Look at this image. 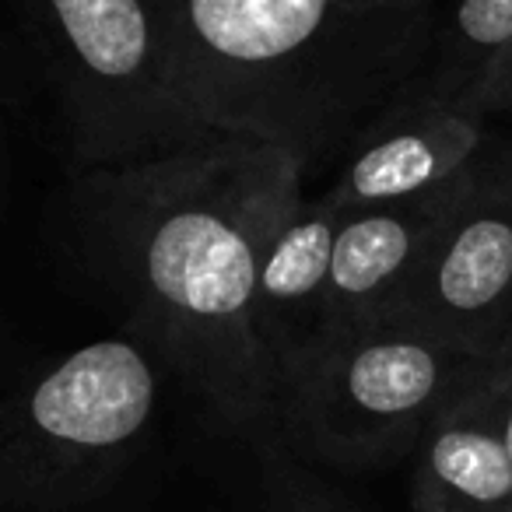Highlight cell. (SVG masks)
Here are the masks:
<instances>
[{
	"mask_svg": "<svg viewBox=\"0 0 512 512\" xmlns=\"http://www.w3.org/2000/svg\"><path fill=\"white\" fill-rule=\"evenodd\" d=\"M306 162L278 144L207 137L71 179L88 271L123 302L130 337L221 435H274L278 376L253 330L260 264L302 207Z\"/></svg>",
	"mask_w": 512,
	"mask_h": 512,
	"instance_id": "1",
	"label": "cell"
},
{
	"mask_svg": "<svg viewBox=\"0 0 512 512\" xmlns=\"http://www.w3.org/2000/svg\"><path fill=\"white\" fill-rule=\"evenodd\" d=\"M169 81L214 134L278 144L316 169L355 148L425 78V4L151 0Z\"/></svg>",
	"mask_w": 512,
	"mask_h": 512,
	"instance_id": "2",
	"label": "cell"
},
{
	"mask_svg": "<svg viewBox=\"0 0 512 512\" xmlns=\"http://www.w3.org/2000/svg\"><path fill=\"white\" fill-rule=\"evenodd\" d=\"M158 369L137 337H102L25 379L0 425V512H144Z\"/></svg>",
	"mask_w": 512,
	"mask_h": 512,
	"instance_id": "3",
	"label": "cell"
},
{
	"mask_svg": "<svg viewBox=\"0 0 512 512\" xmlns=\"http://www.w3.org/2000/svg\"><path fill=\"white\" fill-rule=\"evenodd\" d=\"M491 365L400 323L348 330L281 376L274 439L309 467H393Z\"/></svg>",
	"mask_w": 512,
	"mask_h": 512,
	"instance_id": "4",
	"label": "cell"
},
{
	"mask_svg": "<svg viewBox=\"0 0 512 512\" xmlns=\"http://www.w3.org/2000/svg\"><path fill=\"white\" fill-rule=\"evenodd\" d=\"M15 8L64 113L74 172L218 137L172 88L151 0H15Z\"/></svg>",
	"mask_w": 512,
	"mask_h": 512,
	"instance_id": "5",
	"label": "cell"
},
{
	"mask_svg": "<svg viewBox=\"0 0 512 512\" xmlns=\"http://www.w3.org/2000/svg\"><path fill=\"white\" fill-rule=\"evenodd\" d=\"M390 323L481 362L502 358L512 327V158H488Z\"/></svg>",
	"mask_w": 512,
	"mask_h": 512,
	"instance_id": "6",
	"label": "cell"
},
{
	"mask_svg": "<svg viewBox=\"0 0 512 512\" xmlns=\"http://www.w3.org/2000/svg\"><path fill=\"white\" fill-rule=\"evenodd\" d=\"M484 165L488 158L481 155L435 190L344 214L327 292L330 337L379 327L397 316L432 249L474 193Z\"/></svg>",
	"mask_w": 512,
	"mask_h": 512,
	"instance_id": "7",
	"label": "cell"
},
{
	"mask_svg": "<svg viewBox=\"0 0 512 512\" xmlns=\"http://www.w3.org/2000/svg\"><path fill=\"white\" fill-rule=\"evenodd\" d=\"M484 116L453 102L407 95L355 144L341 179L323 193L334 211L393 204L442 186L481 158Z\"/></svg>",
	"mask_w": 512,
	"mask_h": 512,
	"instance_id": "8",
	"label": "cell"
},
{
	"mask_svg": "<svg viewBox=\"0 0 512 512\" xmlns=\"http://www.w3.org/2000/svg\"><path fill=\"white\" fill-rule=\"evenodd\" d=\"M341 225L344 214L327 207L320 197L302 200V207L285 221L264 253L256 281L253 330L278 376V386L292 365L330 341L327 292Z\"/></svg>",
	"mask_w": 512,
	"mask_h": 512,
	"instance_id": "9",
	"label": "cell"
},
{
	"mask_svg": "<svg viewBox=\"0 0 512 512\" xmlns=\"http://www.w3.org/2000/svg\"><path fill=\"white\" fill-rule=\"evenodd\" d=\"M488 376L442 411L411 456V512H512V463L491 414Z\"/></svg>",
	"mask_w": 512,
	"mask_h": 512,
	"instance_id": "10",
	"label": "cell"
},
{
	"mask_svg": "<svg viewBox=\"0 0 512 512\" xmlns=\"http://www.w3.org/2000/svg\"><path fill=\"white\" fill-rule=\"evenodd\" d=\"M512 50V0H460L435 50L432 71L411 95L463 106L484 74Z\"/></svg>",
	"mask_w": 512,
	"mask_h": 512,
	"instance_id": "11",
	"label": "cell"
},
{
	"mask_svg": "<svg viewBox=\"0 0 512 512\" xmlns=\"http://www.w3.org/2000/svg\"><path fill=\"white\" fill-rule=\"evenodd\" d=\"M249 446L256 449V467H260L256 502L249 512H358L274 435L249 442Z\"/></svg>",
	"mask_w": 512,
	"mask_h": 512,
	"instance_id": "12",
	"label": "cell"
},
{
	"mask_svg": "<svg viewBox=\"0 0 512 512\" xmlns=\"http://www.w3.org/2000/svg\"><path fill=\"white\" fill-rule=\"evenodd\" d=\"M460 109H470L477 116L488 113H502V109H512V50L484 74V81L474 88V92L463 99Z\"/></svg>",
	"mask_w": 512,
	"mask_h": 512,
	"instance_id": "13",
	"label": "cell"
},
{
	"mask_svg": "<svg viewBox=\"0 0 512 512\" xmlns=\"http://www.w3.org/2000/svg\"><path fill=\"white\" fill-rule=\"evenodd\" d=\"M488 397H491V414H495L498 435H502V446L512 463V358L491 365Z\"/></svg>",
	"mask_w": 512,
	"mask_h": 512,
	"instance_id": "14",
	"label": "cell"
},
{
	"mask_svg": "<svg viewBox=\"0 0 512 512\" xmlns=\"http://www.w3.org/2000/svg\"><path fill=\"white\" fill-rule=\"evenodd\" d=\"M358 4H372V8H407V4H425V0H358Z\"/></svg>",
	"mask_w": 512,
	"mask_h": 512,
	"instance_id": "15",
	"label": "cell"
},
{
	"mask_svg": "<svg viewBox=\"0 0 512 512\" xmlns=\"http://www.w3.org/2000/svg\"><path fill=\"white\" fill-rule=\"evenodd\" d=\"M505 358H512V327H509V337H505V348H502V358H498V362H505Z\"/></svg>",
	"mask_w": 512,
	"mask_h": 512,
	"instance_id": "16",
	"label": "cell"
}]
</instances>
